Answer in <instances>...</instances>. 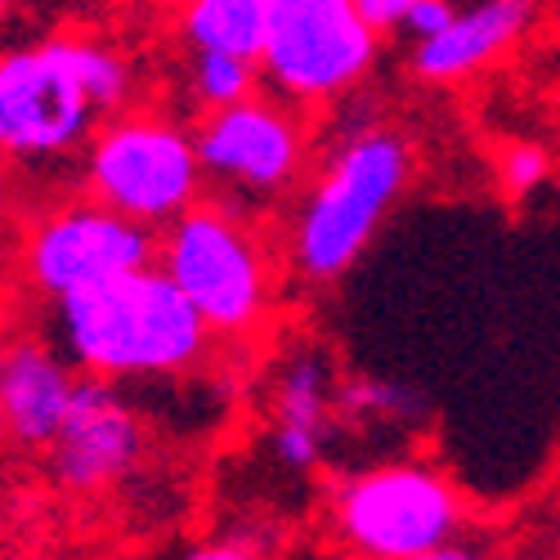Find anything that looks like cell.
Returning a JSON list of instances; mask_svg holds the SVG:
<instances>
[{
  "mask_svg": "<svg viewBox=\"0 0 560 560\" xmlns=\"http://www.w3.org/2000/svg\"><path fill=\"white\" fill-rule=\"evenodd\" d=\"M184 560H265L252 542H233V538H220V542H202L198 551H189Z\"/></svg>",
  "mask_w": 560,
  "mask_h": 560,
  "instance_id": "obj_20",
  "label": "cell"
},
{
  "mask_svg": "<svg viewBox=\"0 0 560 560\" xmlns=\"http://www.w3.org/2000/svg\"><path fill=\"white\" fill-rule=\"evenodd\" d=\"M412 153L395 130H359L332 153L292 224V265L310 283L341 278L377 238L382 220L399 202Z\"/></svg>",
  "mask_w": 560,
  "mask_h": 560,
  "instance_id": "obj_3",
  "label": "cell"
},
{
  "mask_svg": "<svg viewBox=\"0 0 560 560\" xmlns=\"http://www.w3.org/2000/svg\"><path fill=\"white\" fill-rule=\"evenodd\" d=\"M10 10H14V0H0V23L10 19Z\"/></svg>",
  "mask_w": 560,
  "mask_h": 560,
  "instance_id": "obj_22",
  "label": "cell"
},
{
  "mask_svg": "<svg viewBox=\"0 0 560 560\" xmlns=\"http://www.w3.org/2000/svg\"><path fill=\"white\" fill-rule=\"evenodd\" d=\"M179 27L194 50H220V55L260 63L265 0H184Z\"/></svg>",
  "mask_w": 560,
  "mask_h": 560,
  "instance_id": "obj_14",
  "label": "cell"
},
{
  "mask_svg": "<svg viewBox=\"0 0 560 560\" xmlns=\"http://www.w3.org/2000/svg\"><path fill=\"white\" fill-rule=\"evenodd\" d=\"M529 23H534V0H476V5L457 10L444 32L417 40L412 72L435 85L462 81L493 63L502 50H511Z\"/></svg>",
  "mask_w": 560,
  "mask_h": 560,
  "instance_id": "obj_12",
  "label": "cell"
},
{
  "mask_svg": "<svg viewBox=\"0 0 560 560\" xmlns=\"http://www.w3.org/2000/svg\"><path fill=\"white\" fill-rule=\"evenodd\" d=\"M130 104V68L117 50L50 36L0 55V153L45 162L85 144L100 117Z\"/></svg>",
  "mask_w": 560,
  "mask_h": 560,
  "instance_id": "obj_2",
  "label": "cell"
},
{
  "mask_svg": "<svg viewBox=\"0 0 560 560\" xmlns=\"http://www.w3.org/2000/svg\"><path fill=\"white\" fill-rule=\"evenodd\" d=\"M337 412L350 422H408V417L422 412V399L412 390L395 386V382H346L337 390Z\"/></svg>",
  "mask_w": 560,
  "mask_h": 560,
  "instance_id": "obj_16",
  "label": "cell"
},
{
  "mask_svg": "<svg viewBox=\"0 0 560 560\" xmlns=\"http://www.w3.org/2000/svg\"><path fill=\"white\" fill-rule=\"evenodd\" d=\"M202 179L198 139L144 108L108 117L85 153V194L144 229H166L202 202Z\"/></svg>",
  "mask_w": 560,
  "mask_h": 560,
  "instance_id": "obj_5",
  "label": "cell"
},
{
  "mask_svg": "<svg viewBox=\"0 0 560 560\" xmlns=\"http://www.w3.org/2000/svg\"><path fill=\"white\" fill-rule=\"evenodd\" d=\"M45 453H50V476L59 489L104 493L135 471L139 453H144V427L108 377L85 372L77 377L63 427Z\"/></svg>",
  "mask_w": 560,
  "mask_h": 560,
  "instance_id": "obj_10",
  "label": "cell"
},
{
  "mask_svg": "<svg viewBox=\"0 0 560 560\" xmlns=\"http://www.w3.org/2000/svg\"><path fill=\"white\" fill-rule=\"evenodd\" d=\"M198 162L202 175L229 184L238 194L278 198L305 171V130L301 117L273 100L247 95L229 108L207 113L198 126Z\"/></svg>",
  "mask_w": 560,
  "mask_h": 560,
  "instance_id": "obj_9",
  "label": "cell"
},
{
  "mask_svg": "<svg viewBox=\"0 0 560 560\" xmlns=\"http://www.w3.org/2000/svg\"><path fill=\"white\" fill-rule=\"evenodd\" d=\"M412 560H485L476 547H466V542H440V547H431V551H422V556H412Z\"/></svg>",
  "mask_w": 560,
  "mask_h": 560,
  "instance_id": "obj_21",
  "label": "cell"
},
{
  "mask_svg": "<svg viewBox=\"0 0 560 560\" xmlns=\"http://www.w3.org/2000/svg\"><path fill=\"white\" fill-rule=\"evenodd\" d=\"M462 525L457 489L422 462H386L337 493V529L359 560H412Z\"/></svg>",
  "mask_w": 560,
  "mask_h": 560,
  "instance_id": "obj_7",
  "label": "cell"
},
{
  "mask_svg": "<svg viewBox=\"0 0 560 560\" xmlns=\"http://www.w3.org/2000/svg\"><path fill=\"white\" fill-rule=\"evenodd\" d=\"M332 372L328 359L301 350L288 359V368L278 372V390H273V453L283 457L296 471L310 466L328 448V431H332Z\"/></svg>",
  "mask_w": 560,
  "mask_h": 560,
  "instance_id": "obj_13",
  "label": "cell"
},
{
  "mask_svg": "<svg viewBox=\"0 0 560 560\" xmlns=\"http://www.w3.org/2000/svg\"><path fill=\"white\" fill-rule=\"evenodd\" d=\"M453 14H457L453 0H417L412 14H408V23H404V32H408L412 40H427V36L444 32Z\"/></svg>",
  "mask_w": 560,
  "mask_h": 560,
  "instance_id": "obj_19",
  "label": "cell"
},
{
  "mask_svg": "<svg viewBox=\"0 0 560 560\" xmlns=\"http://www.w3.org/2000/svg\"><path fill=\"white\" fill-rule=\"evenodd\" d=\"M59 305V341L90 377H171L211 350V328L162 265L117 273Z\"/></svg>",
  "mask_w": 560,
  "mask_h": 560,
  "instance_id": "obj_1",
  "label": "cell"
},
{
  "mask_svg": "<svg viewBox=\"0 0 560 560\" xmlns=\"http://www.w3.org/2000/svg\"><path fill=\"white\" fill-rule=\"evenodd\" d=\"M0 162H5V153H0Z\"/></svg>",
  "mask_w": 560,
  "mask_h": 560,
  "instance_id": "obj_23",
  "label": "cell"
},
{
  "mask_svg": "<svg viewBox=\"0 0 560 560\" xmlns=\"http://www.w3.org/2000/svg\"><path fill=\"white\" fill-rule=\"evenodd\" d=\"M77 377L68 359L40 341H14L0 350V440L23 453L55 444Z\"/></svg>",
  "mask_w": 560,
  "mask_h": 560,
  "instance_id": "obj_11",
  "label": "cell"
},
{
  "mask_svg": "<svg viewBox=\"0 0 560 560\" xmlns=\"http://www.w3.org/2000/svg\"><path fill=\"white\" fill-rule=\"evenodd\" d=\"M377 40L354 0H265L260 72L292 104H328L363 81Z\"/></svg>",
  "mask_w": 560,
  "mask_h": 560,
  "instance_id": "obj_6",
  "label": "cell"
},
{
  "mask_svg": "<svg viewBox=\"0 0 560 560\" xmlns=\"http://www.w3.org/2000/svg\"><path fill=\"white\" fill-rule=\"evenodd\" d=\"M412 5H417V0H354L359 19H363L372 32H377V36H382V32H404Z\"/></svg>",
  "mask_w": 560,
  "mask_h": 560,
  "instance_id": "obj_18",
  "label": "cell"
},
{
  "mask_svg": "<svg viewBox=\"0 0 560 560\" xmlns=\"http://www.w3.org/2000/svg\"><path fill=\"white\" fill-rule=\"evenodd\" d=\"M256 81H260V63H252V59L220 55V50H194L189 90H194V100L207 113L229 108V104L256 95Z\"/></svg>",
  "mask_w": 560,
  "mask_h": 560,
  "instance_id": "obj_15",
  "label": "cell"
},
{
  "mask_svg": "<svg viewBox=\"0 0 560 560\" xmlns=\"http://www.w3.org/2000/svg\"><path fill=\"white\" fill-rule=\"evenodd\" d=\"M158 265L211 337H247L273 310V269L256 229L224 202H194L162 229Z\"/></svg>",
  "mask_w": 560,
  "mask_h": 560,
  "instance_id": "obj_4",
  "label": "cell"
},
{
  "mask_svg": "<svg viewBox=\"0 0 560 560\" xmlns=\"http://www.w3.org/2000/svg\"><path fill=\"white\" fill-rule=\"evenodd\" d=\"M144 265H158L153 229L108 211L95 198L63 202L36 215L23 238V273L50 301H63Z\"/></svg>",
  "mask_w": 560,
  "mask_h": 560,
  "instance_id": "obj_8",
  "label": "cell"
},
{
  "mask_svg": "<svg viewBox=\"0 0 560 560\" xmlns=\"http://www.w3.org/2000/svg\"><path fill=\"white\" fill-rule=\"evenodd\" d=\"M551 175V153L542 144H506L502 162H498V179L511 198H525L534 194L538 184H547Z\"/></svg>",
  "mask_w": 560,
  "mask_h": 560,
  "instance_id": "obj_17",
  "label": "cell"
}]
</instances>
